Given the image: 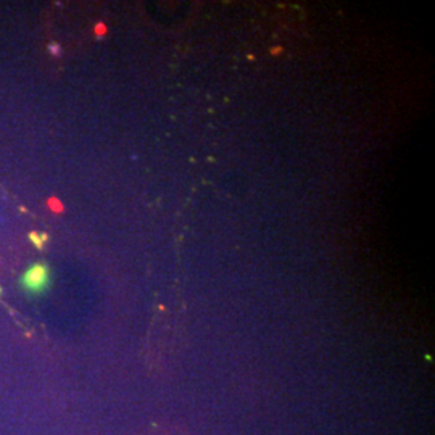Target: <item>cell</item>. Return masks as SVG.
Returning <instances> with one entry per match:
<instances>
[{
  "label": "cell",
  "instance_id": "7a4b0ae2",
  "mask_svg": "<svg viewBox=\"0 0 435 435\" xmlns=\"http://www.w3.org/2000/svg\"><path fill=\"white\" fill-rule=\"evenodd\" d=\"M29 239H31V242L36 245V247H38L39 250H42V248H44V242L47 240V235L45 234L39 235L38 232H29Z\"/></svg>",
  "mask_w": 435,
  "mask_h": 435
},
{
  "label": "cell",
  "instance_id": "5b68a950",
  "mask_svg": "<svg viewBox=\"0 0 435 435\" xmlns=\"http://www.w3.org/2000/svg\"><path fill=\"white\" fill-rule=\"evenodd\" d=\"M281 52H282L281 47H276V49H272V50H271V54H281Z\"/></svg>",
  "mask_w": 435,
  "mask_h": 435
},
{
  "label": "cell",
  "instance_id": "277c9868",
  "mask_svg": "<svg viewBox=\"0 0 435 435\" xmlns=\"http://www.w3.org/2000/svg\"><path fill=\"white\" fill-rule=\"evenodd\" d=\"M97 34H105V26L103 24L97 26Z\"/></svg>",
  "mask_w": 435,
  "mask_h": 435
},
{
  "label": "cell",
  "instance_id": "8992f818",
  "mask_svg": "<svg viewBox=\"0 0 435 435\" xmlns=\"http://www.w3.org/2000/svg\"><path fill=\"white\" fill-rule=\"evenodd\" d=\"M0 293H2V289H0Z\"/></svg>",
  "mask_w": 435,
  "mask_h": 435
},
{
  "label": "cell",
  "instance_id": "6da1fadb",
  "mask_svg": "<svg viewBox=\"0 0 435 435\" xmlns=\"http://www.w3.org/2000/svg\"><path fill=\"white\" fill-rule=\"evenodd\" d=\"M50 266L47 263H34L21 276V289L29 295H39L50 287Z\"/></svg>",
  "mask_w": 435,
  "mask_h": 435
},
{
  "label": "cell",
  "instance_id": "3957f363",
  "mask_svg": "<svg viewBox=\"0 0 435 435\" xmlns=\"http://www.w3.org/2000/svg\"><path fill=\"white\" fill-rule=\"evenodd\" d=\"M49 50H50V52H54L55 55H58V54H60V49H58V47H57V44H50V45H49Z\"/></svg>",
  "mask_w": 435,
  "mask_h": 435
}]
</instances>
